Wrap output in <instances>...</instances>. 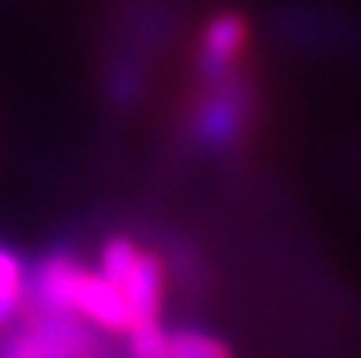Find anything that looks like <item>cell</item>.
I'll use <instances>...</instances> for the list:
<instances>
[{"label":"cell","instance_id":"6da1fadb","mask_svg":"<svg viewBox=\"0 0 361 358\" xmlns=\"http://www.w3.org/2000/svg\"><path fill=\"white\" fill-rule=\"evenodd\" d=\"M102 276H108L121 292L127 304L137 314V323L156 321L165 298V270L156 254L137 247L127 238H114L102 251Z\"/></svg>","mask_w":361,"mask_h":358},{"label":"cell","instance_id":"7a4b0ae2","mask_svg":"<svg viewBox=\"0 0 361 358\" xmlns=\"http://www.w3.org/2000/svg\"><path fill=\"white\" fill-rule=\"evenodd\" d=\"M244 44H247V23L235 13H225L209 23L203 35V54H200V73L206 80H225L228 70L238 63Z\"/></svg>","mask_w":361,"mask_h":358},{"label":"cell","instance_id":"3957f363","mask_svg":"<svg viewBox=\"0 0 361 358\" xmlns=\"http://www.w3.org/2000/svg\"><path fill=\"white\" fill-rule=\"evenodd\" d=\"M169 358H231L222 340L200 330H169Z\"/></svg>","mask_w":361,"mask_h":358},{"label":"cell","instance_id":"277c9868","mask_svg":"<svg viewBox=\"0 0 361 358\" xmlns=\"http://www.w3.org/2000/svg\"><path fill=\"white\" fill-rule=\"evenodd\" d=\"M130 358H169V330L156 321H143L127 333Z\"/></svg>","mask_w":361,"mask_h":358}]
</instances>
